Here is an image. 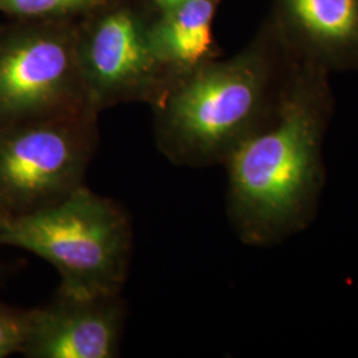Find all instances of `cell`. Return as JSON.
Listing matches in <instances>:
<instances>
[{
	"label": "cell",
	"instance_id": "2",
	"mask_svg": "<svg viewBox=\"0 0 358 358\" xmlns=\"http://www.w3.org/2000/svg\"><path fill=\"white\" fill-rule=\"evenodd\" d=\"M300 62L268 15L242 51L180 77L152 108L158 148L177 165L226 164L276 120Z\"/></svg>",
	"mask_w": 358,
	"mask_h": 358
},
{
	"label": "cell",
	"instance_id": "3",
	"mask_svg": "<svg viewBox=\"0 0 358 358\" xmlns=\"http://www.w3.org/2000/svg\"><path fill=\"white\" fill-rule=\"evenodd\" d=\"M0 244L26 250L60 275L57 294H120L131 254V227L122 207L81 186L35 213L0 220Z\"/></svg>",
	"mask_w": 358,
	"mask_h": 358
},
{
	"label": "cell",
	"instance_id": "10",
	"mask_svg": "<svg viewBox=\"0 0 358 358\" xmlns=\"http://www.w3.org/2000/svg\"><path fill=\"white\" fill-rule=\"evenodd\" d=\"M118 0H0V13L13 19L80 20Z\"/></svg>",
	"mask_w": 358,
	"mask_h": 358
},
{
	"label": "cell",
	"instance_id": "8",
	"mask_svg": "<svg viewBox=\"0 0 358 358\" xmlns=\"http://www.w3.org/2000/svg\"><path fill=\"white\" fill-rule=\"evenodd\" d=\"M269 15L300 60L358 72V0H273Z\"/></svg>",
	"mask_w": 358,
	"mask_h": 358
},
{
	"label": "cell",
	"instance_id": "11",
	"mask_svg": "<svg viewBox=\"0 0 358 358\" xmlns=\"http://www.w3.org/2000/svg\"><path fill=\"white\" fill-rule=\"evenodd\" d=\"M28 325V310H16L0 304V358L20 353Z\"/></svg>",
	"mask_w": 358,
	"mask_h": 358
},
{
	"label": "cell",
	"instance_id": "9",
	"mask_svg": "<svg viewBox=\"0 0 358 358\" xmlns=\"http://www.w3.org/2000/svg\"><path fill=\"white\" fill-rule=\"evenodd\" d=\"M220 3L222 0H182L157 13L154 45L176 81L220 56L213 32Z\"/></svg>",
	"mask_w": 358,
	"mask_h": 358
},
{
	"label": "cell",
	"instance_id": "12",
	"mask_svg": "<svg viewBox=\"0 0 358 358\" xmlns=\"http://www.w3.org/2000/svg\"><path fill=\"white\" fill-rule=\"evenodd\" d=\"M146 1L153 7L157 13H161V11L166 10L167 7L170 6L171 0H146Z\"/></svg>",
	"mask_w": 358,
	"mask_h": 358
},
{
	"label": "cell",
	"instance_id": "7",
	"mask_svg": "<svg viewBox=\"0 0 358 358\" xmlns=\"http://www.w3.org/2000/svg\"><path fill=\"white\" fill-rule=\"evenodd\" d=\"M124 309L120 294L72 297L28 310L22 355L29 358H115L120 353Z\"/></svg>",
	"mask_w": 358,
	"mask_h": 358
},
{
	"label": "cell",
	"instance_id": "6",
	"mask_svg": "<svg viewBox=\"0 0 358 358\" xmlns=\"http://www.w3.org/2000/svg\"><path fill=\"white\" fill-rule=\"evenodd\" d=\"M97 113L0 129V220L56 205L84 186Z\"/></svg>",
	"mask_w": 358,
	"mask_h": 358
},
{
	"label": "cell",
	"instance_id": "1",
	"mask_svg": "<svg viewBox=\"0 0 358 358\" xmlns=\"http://www.w3.org/2000/svg\"><path fill=\"white\" fill-rule=\"evenodd\" d=\"M329 75L301 60L276 120L227 159L229 215L244 243H279L316 215L325 182L322 142L334 109Z\"/></svg>",
	"mask_w": 358,
	"mask_h": 358
},
{
	"label": "cell",
	"instance_id": "4",
	"mask_svg": "<svg viewBox=\"0 0 358 358\" xmlns=\"http://www.w3.org/2000/svg\"><path fill=\"white\" fill-rule=\"evenodd\" d=\"M77 20L0 27V129L93 112L76 51Z\"/></svg>",
	"mask_w": 358,
	"mask_h": 358
},
{
	"label": "cell",
	"instance_id": "13",
	"mask_svg": "<svg viewBox=\"0 0 358 358\" xmlns=\"http://www.w3.org/2000/svg\"><path fill=\"white\" fill-rule=\"evenodd\" d=\"M179 1H182V0H171V1H170V6H173V4H176V3H179ZM170 6H169V7H170Z\"/></svg>",
	"mask_w": 358,
	"mask_h": 358
},
{
	"label": "cell",
	"instance_id": "5",
	"mask_svg": "<svg viewBox=\"0 0 358 358\" xmlns=\"http://www.w3.org/2000/svg\"><path fill=\"white\" fill-rule=\"evenodd\" d=\"M157 13L146 0H118L77 20V62L94 113L118 103L153 108L176 83L154 45Z\"/></svg>",
	"mask_w": 358,
	"mask_h": 358
}]
</instances>
